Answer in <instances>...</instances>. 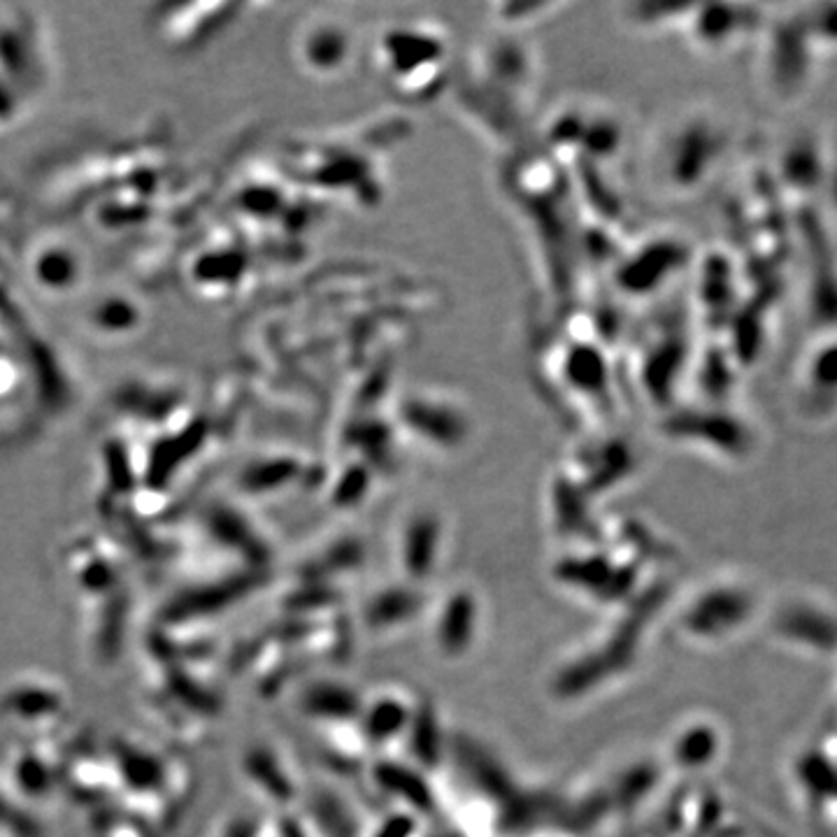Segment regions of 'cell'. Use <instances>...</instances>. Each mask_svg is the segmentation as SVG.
<instances>
[{
    "instance_id": "6da1fadb",
    "label": "cell",
    "mask_w": 837,
    "mask_h": 837,
    "mask_svg": "<svg viewBox=\"0 0 837 837\" xmlns=\"http://www.w3.org/2000/svg\"><path fill=\"white\" fill-rule=\"evenodd\" d=\"M756 612V598L747 584L721 582L696 593L682 614L685 636L700 642H721L738 636Z\"/></svg>"
},
{
    "instance_id": "7a4b0ae2",
    "label": "cell",
    "mask_w": 837,
    "mask_h": 837,
    "mask_svg": "<svg viewBox=\"0 0 837 837\" xmlns=\"http://www.w3.org/2000/svg\"><path fill=\"white\" fill-rule=\"evenodd\" d=\"M480 626V608L467 589H456L442 600L435 614V647L444 659H461L473 647Z\"/></svg>"
},
{
    "instance_id": "3957f363",
    "label": "cell",
    "mask_w": 837,
    "mask_h": 837,
    "mask_svg": "<svg viewBox=\"0 0 837 837\" xmlns=\"http://www.w3.org/2000/svg\"><path fill=\"white\" fill-rule=\"evenodd\" d=\"M440 538L442 529L435 514L416 512L407 519L398 540V563L407 584L416 587L431 580L440 557Z\"/></svg>"
},
{
    "instance_id": "277c9868",
    "label": "cell",
    "mask_w": 837,
    "mask_h": 837,
    "mask_svg": "<svg viewBox=\"0 0 837 837\" xmlns=\"http://www.w3.org/2000/svg\"><path fill=\"white\" fill-rule=\"evenodd\" d=\"M29 273L45 292H68L82 277V258L63 238L40 240L31 254Z\"/></svg>"
},
{
    "instance_id": "5b68a950",
    "label": "cell",
    "mask_w": 837,
    "mask_h": 837,
    "mask_svg": "<svg viewBox=\"0 0 837 837\" xmlns=\"http://www.w3.org/2000/svg\"><path fill=\"white\" fill-rule=\"evenodd\" d=\"M412 715H414V708L403 696L380 693L373 700L363 702L361 715H358L361 736L373 747H382L391 740H398L407 732Z\"/></svg>"
},
{
    "instance_id": "8992f818",
    "label": "cell",
    "mask_w": 837,
    "mask_h": 837,
    "mask_svg": "<svg viewBox=\"0 0 837 837\" xmlns=\"http://www.w3.org/2000/svg\"><path fill=\"white\" fill-rule=\"evenodd\" d=\"M418 612H422V598H418L416 587H388L377 591L363 605V623L375 633H384L388 628H398L412 621Z\"/></svg>"
},
{
    "instance_id": "52a82bcc",
    "label": "cell",
    "mask_w": 837,
    "mask_h": 837,
    "mask_svg": "<svg viewBox=\"0 0 837 837\" xmlns=\"http://www.w3.org/2000/svg\"><path fill=\"white\" fill-rule=\"evenodd\" d=\"M363 708V700L345 685L337 682H319L312 685L303 698V710L312 719L347 723L358 721Z\"/></svg>"
},
{
    "instance_id": "ba28073f",
    "label": "cell",
    "mask_w": 837,
    "mask_h": 837,
    "mask_svg": "<svg viewBox=\"0 0 837 837\" xmlns=\"http://www.w3.org/2000/svg\"><path fill=\"white\" fill-rule=\"evenodd\" d=\"M717 749L719 745H717L715 730L705 723H691L677 732L674 745H672V758L677 761V766L693 770V768L710 766Z\"/></svg>"
},
{
    "instance_id": "9c48e42d",
    "label": "cell",
    "mask_w": 837,
    "mask_h": 837,
    "mask_svg": "<svg viewBox=\"0 0 837 837\" xmlns=\"http://www.w3.org/2000/svg\"><path fill=\"white\" fill-rule=\"evenodd\" d=\"M228 837H252V833H249L247 826H240V828H235Z\"/></svg>"
}]
</instances>
